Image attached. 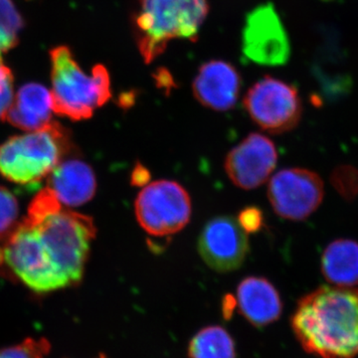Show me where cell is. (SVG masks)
<instances>
[{"label": "cell", "mask_w": 358, "mask_h": 358, "mask_svg": "<svg viewBox=\"0 0 358 358\" xmlns=\"http://www.w3.org/2000/svg\"><path fill=\"white\" fill-rule=\"evenodd\" d=\"M301 348L320 358L358 355V289L320 287L301 298L291 319Z\"/></svg>", "instance_id": "1"}, {"label": "cell", "mask_w": 358, "mask_h": 358, "mask_svg": "<svg viewBox=\"0 0 358 358\" xmlns=\"http://www.w3.org/2000/svg\"><path fill=\"white\" fill-rule=\"evenodd\" d=\"M72 150L69 131L57 122L39 131L9 138L0 145V174L15 185L32 187Z\"/></svg>", "instance_id": "2"}, {"label": "cell", "mask_w": 358, "mask_h": 358, "mask_svg": "<svg viewBox=\"0 0 358 358\" xmlns=\"http://www.w3.org/2000/svg\"><path fill=\"white\" fill-rule=\"evenodd\" d=\"M207 13V0H138L134 32L145 62L162 55L171 40L196 38Z\"/></svg>", "instance_id": "3"}, {"label": "cell", "mask_w": 358, "mask_h": 358, "mask_svg": "<svg viewBox=\"0 0 358 358\" xmlns=\"http://www.w3.org/2000/svg\"><path fill=\"white\" fill-rule=\"evenodd\" d=\"M50 61L55 114L73 121H83L110 100V80L105 66L96 65L91 75L86 74L67 46L52 49Z\"/></svg>", "instance_id": "4"}, {"label": "cell", "mask_w": 358, "mask_h": 358, "mask_svg": "<svg viewBox=\"0 0 358 358\" xmlns=\"http://www.w3.org/2000/svg\"><path fill=\"white\" fill-rule=\"evenodd\" d=\"M24 218L38 230L66 287L79 284L83 278L91 242L96 237L93 219L63 209L42 218Z\"/></svg>", "instance_id": "5"}, {"label": "cell", "mask_w": 358, "mask_h": 358, "mask_svg": "<svg viewBox=\"0 0 358 358\" xmlns=\"http://www.w3.org/2000/svg\"><path fill=\"white\" fill-rule=\"evenodd\" d=\"M134 207L141 227L157 237L179 232L192 216L189 194L171 180L155 181L145 186L138 193Z\"/></svg>", "instance_id": "6"}, {"label": "cell", "mask_w": 358, "mask_h": 358, "mask_svg": "<svg viewBox=\"0 0 358 358\" xmlns=\"http://www.w3.org/2000/svg\"><path fill=\"white\" fill-rule=\"evenodd\" d=\"M244 106L251 119L271 134L296 128L303 112L296 89L273 77L253 85L245 96Z\"/></svg>", "instance_id": "7"}, {"label": "cell", "mask_w": 358, "mask_h": 358, "mask_svg": "<svg viewBox=\"0 0 358 358\" xmlns=\"http://www.w3.org/2000/svg\"><path fill=\"white\" fill-rule=\"evenodd\" d=\"M319 174L303 169H282L268 183V196L278 215L301 221L319 208L324 199Z\"/></svg>", "instance_id": "8"}, {"label": "cell", "mask_w": 358, "mask_h": 358, "mask_svg": "<svg viewBox=\"0 0 358 358\" xmlns=\"http://www.w3.org/2000/svg\"><path fill=\"white\" fill-rule=\"evenodd\" d=\"M199 251L212 270L233 272L241 267L246 259L248 236L236 219L219 216L204 226L199 236Z\"/></svg>", "instance_id": "9"}, {"label": "cell", "mask_w": 358, "mask_h": 358, "mask_svg": "<svg viewBox=\"0 0 358 358\" xmlns=\"http://www.w3.org/2000/svg\"><path fill=\"white\" fill-rule=\"evenodd\" d=\"M277 160V150L273 141L262 134H251L231 150L224 166L235 185L252 190L267 181Z\"/></svg>", "instance_id": "10"}, {"label": "cell", "mask_w": 358, "mask_h": 358, "mask_svg": "<svg viewBox=\"0 0 358 358\" xmlns=\"http://www.w3.org/2000/svg\"><path fill=\"white\" fill-rule=\"evenodd\" d=\"M243 50L259 64L286 62L289 53L288 37L272 6H261L249 14L244 29Z\"/></svg>", "instance_id": "11"}, {"label": "cell", "mask_w": 358, "mask_h": 358, "mask_svg": "<svg viewBox=\"0 0 358 358\" xmlns=\"http://www.w3.org/2000/svg\"><path fill=\"white\" fill-rule=\"evenodd\" d=\"M241 78L232 65L211 61L200 68L193 82V95L201 105L217 112L234 108L239 98Z\"/></svg>", "instance_id": "12"}, {"label": "cell", "mask_w": 358, "mask_h": 358, "mask_svg": "<svg viewBox=\"0 0 358 358\" xmlns=\"http://www.w3.org/2000/svg\"><path fill=\"white\" fill-rule=\"evenodd\" d=\"M47 187L50 188L61 204L81 206L95 195V173L92 167L82 160H66L49 174Z\"/></svg>", "instance_id": "13"}, {"label": "cell", "mask_w": 358, "mask_h": 358, "mask_svg": "<svg viewBox=\"0 0 358 358\" xmlns=\"http://www.w3.org/2000/svg\"><path fill=\"white\" fill-rule=\"evenodd\" d=\"M240 312L255 327H266L281 317L282 303L279 292L265 278L249 277L237 289Z\"/></svg>", "instance_id": "14"}, {"label": "cell", "mask_w": 358, "mask_h": 358, "mask_svg": "<svg viewBox=\"0 0 358 358\" xmlns=\"http://www.w3.org/2000/svg\"><path fill=\"white\" fill-rule=\"evenodd\" d=\"M53 100L51 91L43 85L26 84L18 90L7 113L9 124L26 131L44 129L52 122Z\"/></svg>", "instance_id": "15"}, {"label": "cell", "mask_w": 358, "mask_h": 358, "mask_svg": "<svg viewBox=\"0 0 358 358\" xmlns=\"http://www.w3.org/2000/svg\"><path fill=\"white\" fill-rule=\"evenodd\" d=\"M327 281L336 287L352 288L358 285V243L339 239L329 245L322 258Z\"/></svg>", "instance_id": "16"}, {"label": "cell", "mask_w": 358, "mask_h": 358, "mask_svg": "<svg viewBox=\"0 0 358 358\" xmlns=\"http://www.w3.org/2000/svg\"><path fill=\"white\" fill-rule=\"evenodd\" d=\"M188 355L190 358H236L234 341L223 327H204L193 336Z\"/></svg>", "instance_id": "17"}, {"label": "cell", "mask_w": 358, "mask_h": 358, "mask_svg": "<svg viewBox=\"0 0 358 358\" xmlns=\"http://www.w3.org/2000/svg\"><path fill=\"white\" fill-rule=\"evenodd\" d=\"M23 27L24 21L13 0H0V63L2 53L14 48L20 42Z\"/></svg>", "instance_id": "18"}, {"label": "cell", "mask_w": 358, "mask_h": 358, "mask_svg": "<svg viewBox=\"0 0 358 358\" xmlns=\"http://www.w3.org/2000/svg\"><path fill=\"white\" fill-rule=\"evenodd\" d=\"M50 350V343L46 338H28L20 345L0 350V358H45Z\"/></svg>", "instance_id": "19"}, {"label": "cell", "mask_w": 358, "mask_h": 358, "mask_svg": "<svg viewBox=\"0 0 358 358\" xmlns=\"http://www.w3.org/2000/svg\"><path fill=\"white\" fill-rule=\"evenodd\" d=\"M20 204L7 188L0 186V237L6 235L18 223Z\"/></svg>", "instance_id": "20"}, {"label": "cell", "mask_w": 358, "mask_h": 358, "mask_svg": "<svg viewBox=\"0 0 358 358\" xmlns=\"http://www.w3.org/2000/svg\"><path fill=\"white\" fill-rule=\"evenodd\" d=\"M14 77L6 65L0 63V120H6L13 102Z\"/></svg>", "instance_id": "21"}, {"label": "cell", "mask_w": 358, "mask_h": 358, "mask_svg": "<svg viewBox=\"0 0 358 358\" xmlns=\"http://www.w3.org/2000/svg\"><path fill=\"white\" fill-rule=\"evenodd\" d=\"M238 221H239L242 228L246 231V233L257 232L262 227V212L259 210L258 208H255V207H250V208H246L241 212Z\"/></svg>", "instance_id": "22"}, {"label": "cell", "mask_w": 358, "mask_h": 358, "mask_svg": "<svg viewBox=\"0 0 358 358\" xmlns=\"http://www.w3.org/2000/svg\"><path fill=\"white\" fill-rule=\"evenodd\" d=\"M150 179V173L143 166H138L133 173V183L134 185H145Z\"/></svg>", "instance_id": "23"}, {"label": "cell", "mask_w": 358, "mask_h": 358, "mask_svg": "<svg viewBox=\"0 0 358 358\" xmlns=\"http://www.w3.org/2000/svg\"><path fill=\"white\" fill-rule=\"evenodd\" d=\"M96 358H108V357H106V355H103V353H101V355H99V357H96Z\"/></svg>", "instance_id": "24"}]
</instances>
